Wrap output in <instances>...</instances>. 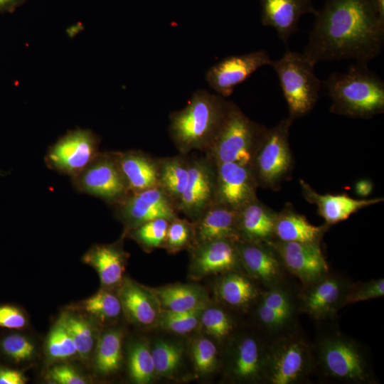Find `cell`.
I'll return each mask as SVG.
<instances>
[{
	"label": "cell",
	"mask_w": 384,
	"mask_h": 384,
	"mask_svg": "<svg viewBox=\"0 0 384 384\" xmlns=\"http://www.w3.org/2000/svg\"><path fill=\"white\" fill-rule=\"evenodd\" d=\"M304 54L314 64L354 60L368 63L384 45V13L374 0H326Z\"/></svg>",
	"instance_id": "obj_1"
},
{
	"label": "cell",
	"mask_w": 384,
	"mask_h": 384,
	"mask_svg": "<svg viewBox=\"0 0 384 384\" xmlns=\"http://www.w3.org/2000/svg\"><path fill=\"white\" fill-rule=\"evenodd\" d=\"M232 102L199 89L187 105L169 116V133L176 147L186 154L205 151L220 127Z\"/></svg>",
	"instance_id": "obj_2"
},
{
	"label": "cell",
	"mask_w": 384,
	"mask_h": 384,
	"mask_svg": "<svg viewBox=\"0 0 384 384\" xmlns=\"http://www.w3.org/2000/svg\"><path fill=\"white\" fill-rule=\"evenodd\" d=\"M324 84L332 112L368 118L383 112L384 82L366 63L356 62L346 73H334Z\"/></svg>",
	"instance_id": "obj_3"
},
{
	"label": "cell",
	"mask_w": 384,
	"mask_h": 384,
	"mask_svg": "<svg viewBox=\"0 0 384 384\" xmlns=\"http://www.w3.org/2000/svg\"><path fill=\"white\" fill-rule=\"evenodd\" d=\"M266 128L248 118L232 102L213 139L204 151L214 164L235 163L252 167Z\"/></svg>",
	"instance_id": "obj_4"
},
{
	"label": "cell",
	"mask_w": 384,
	"mask_h": 384,
	"mask_svg": "<svg viewBox=\"0 0 384 384\" xmlns=\"http://www.w3.org/2000/svg\"><path fill=\"white\" fill-rule=\"evenodd\" d=\"M315 353L317 366L329 379L346 383H375L364 352L346 336L335 333L322 336Z\"/></svg>",
	"instance_id": "obj_5"
},
{
	"label": "cell",
	"mask_w": 384,
	"mask_h": 384,
	"mask_svg": "<svg viewBox=\"0 0 384 384\" xmlns=\"http://www.w3.org/2000/svg\"><path fill=\"white\" fill-rule=\"evenodd\" d=\"M315 65L303 53L289 49L272 60L292 120L309 112L319 99L322 82L315 74Z\"/></svg>",
	"instance_id": "obj_6"
},
{
	"label": "cell",
	"mask_w": 384,
	"mask_h": 384,
	"mask_svg": "<svg viewBox=\"0 0 384 384\" xmlns=\"http://www.w3.org/2000/svg\"><path fill=\"white\" fill-rule=\"evenodd\" d=\"M313 367V351L297 336L274 341L266 349L264 379L272 384H295L302 381Z\"/></svg>",
	"instance_id": "obj_7"
},
{
	"label": "cell",
	"mask_w": 384,
	"mask_h": 384,
	"mask_svg": "<svg viewBox=\"0 0 384 384\" xmlns=\"http://www.w3.org/2000/svg\"><path fill=\"white\" fill-rule=\"evenodd\" d=\"M75 189L114 205L129 191L115 152H100L80 172L71 177Z\"/></svg>",
	"instance_id": "obj_8"
},
{
	"label": "cell",
	"mask_w": 384,
	"mask_h": 384,
	"mask_svg": "<svg viewBox=\"0 0 384 384\" xmlns=\"http://www.w3.org/2000/svg\"><path fill=\"white\" fill-rule=\"evenodd\" d=\"M292 122L289 117L266 129L252 164L257 183L274 187L289 171L292 155L288 135Z\"/></svg>",
	"instance_id": "obj_9"
},
{
	"label": "cell",
	"mask_w": 384,
	"mask_h": 384,
	"mask_svg": "<svg viewBox=\"0 0 384 384\" xmlns=\"http://www.w3.org/2000/svg\"><path fill=\"white\" fill-rule=\"evenodd\" d=\"M100 142L99 137L90 129L70 130L50 146L45 164L52 170L73 177L100 153Z\"/></svg>",
	"instance_id": "obj_10"
},
{
	"label": "cell",
	"mask_w": 384,
	"mask_h": 384,
	"mask_svg": "<svg viewBox=\"0 0 384 384\" xmlns=\"http://www.w3.org/2000/svg\"><path fill=\"white\" fill-rule=\"evenodd\" d=\"M114 206L125 233L154 219L171 220L178 217L175 204L159 187L129 193Z\"/></svg>",
	"instance_id": "obj_11"
},
{
	"label": "cell",
	"mask_w": 384,
	"mask_h": 384,
	"mask_svg": "<svg viewBox=\"0 0 384 384\" xmlns=\"http://www.w3.org/2000/svg\"><path fill=\"white\" fill-rule=\"evenodd\" d=\"M269 53L259 50L248 53L231 55L211 66L206 73V80L218 95L228 97L235 87L246 80L257 69L270 65Z\"/></svg>",
	"instance_id": "obj_12"
},
{
	"label": "cell",
	"mask_w": 384,
	"mask_h": 384,
	"mask_svg": "<svg viewBox=\"0 0 384 384\" xmlns=\"http://www.w3.org/2000/svg\"><path fill=\"white\" fill-rule=\"evenodd\" d=\"M215 165L213 203L238 210L255 200L257 182L252 167L235 163Z\"/></svg>",
	"instance_id": "obj_13"
},
{
	"label": "cell",
	"mask_w": 384,
	"mask_h": 384,
	"mask_svg": "<svg viewBox=\"0 0 384 384\" xmlns=\"http://www.w3.org/2000/svg\"><path fill=\"white\" fill-rule=\"evenodd\" d=\"M215 165L206 156L189 159L188 178L177 210L192 222L213 203Z\"/></svg>",
	"instance_id": "obj_14"
},
{
	"label": "cell",
	"mask_w": 384,
	"mask_h": 384,
	"mask_svg": "<svg viewBox=\"0 0 384 384\" xmlns=\"http://www.w3.org/2000/svg\"><path fill=\"white\" fill-rule=\"evenodd\" d=\"M278 255L284 267L305 284L314 282L327 274L329 267L319 242H266Z\"/></svg>",
	"instance_id": "obj_15"
},
{
	"label": "cell",
	"mask_w": 384,
	"mask_h": 384,
	"mask_svg": "<svg viewBox=\"0 0 384 384\" xmlns=\"http://www.w3.org/2000/svg\"><path fill=\"white\" fill-rule=\"evenodd\" d=\"M349 286L341 277L329 274L306 284L300 295L301 309L317 320L329 319L343 306Z\"/></svg>",
	"instance_id": "obj_16"
},
{
	"label": "cell",
	"mask_w": 384,
	"mask_h": 384,
	"mask_svg": "<svg viewBox=\"0 0 384 384\" xmlns=\"http://www.w3.org/2000/svg\"><path fill=\"white\" fill-rule=\"evenodd\" d=\"M236 242L220 239L193 246L191 260L193 274L204 277L234 271L240 265Z\"/></svg>",
	"instance_id": "obj_17"
},
{
	"label": "cell",
	"mask_w": 384,
	"mask_h": 384,
	"mask_svg": "<svg viewBox=\"0 0 384 384\" xmlns=\"http://www.w3.org/2000/svg\"><path fill=\"white\" fill-rule=\"evenodd\" d=\"M261 22L273 28L285 43L299 29L301 17L317 11L313 0H261Z\"/></svg>",
	"instance_id": "obj_18"
},
{
	"label": "cell",
	"mask_w": 384,
	"mask_h": 384,
	"mask_svg": "<svg viewBox=\"0 0 384 384\" xmlns=\"http://www.w3.org/2000/svg\"><path fill=\"white\" fill-rule=\"evenodd\" d=\"M262 243L237 241L240 264L251 277L268 287L277 286L282 279L284 266L271 246Z\"/></svg>",
	"instance_id": "obj_19"
},
{
	"label": "cell",
	"mask_w": 384,
	"mask_h": 384,
	"mask_svg": "<svg viewBox=\"0 0 384 384\" xmlns=\"http://www.w3.org/2000/svg\"><path fill=\"white\" fill-rule=\"evenodd\" d=\"M193 224L194 245L220 239L240 240L238 210L224 206L212 203Z\"/></svg>",
	"instance_id": "obj_20"
},
{
	"label": "cell",
	"mask_w": 384,
	"mask_h": 384,
	"mask_svg": "<svg viewBox=\"0 0 384 384\" xmlns=\"http://www.w3.org/2000/svg\"><path fill=\"white\" fill-rule=\"evenodd\" d=\"M127 253L118 242L93 245L82 256L83 263L97 272L101 284L110 288L121 284Z\"/></svg>",
	"instance_id": "obj_21"
},
{
	"label": "cell",
	"mask_w": 384,
	"mask_h": 384,
	"mask_svg": "<svg viewBox=\"0 0 384 384\" xmlns=\"http://www.w3.org/2000/svg\"><path fill=\"white\" fill-rule=\"evenodd\" d=\"M115 154L129 193L158 187L159 159L138 150Z\"/></svg>",
	"instance_id": "obj_22"
},
{
	"label": "cell",
	"mask_w": 384,
	"mask_h": 384,
	"mask_svg": "<svg viewBox=\"0 0 384 384\" xmlns=\"http://www.w3.org/2000/svg\"><path fill=\"white\" fill-rule=\"evenodd\" d=\"M118 297L122 310L133 322L150 326L158 321L161 309L148 289L124 279L120 284Z\"/></svg>",
	"instance_id": "obj_23"
},
{
	"label": "cell",
	"mask_w": 384,
	"mask_h": 384,
	"mask_svg": "<svg viewBox=\"0 0 384 384\" xmlns=\"http://www.w3.org/2000/svg\"><path fill=\"white\" fill-rule=\"evenodd\" d=\"M306 199L317 206L319 215L329 225L346 220L353 213L383 201L373 199H354L346 194H319L304 181H301Z\"/></svg>",
	"instance_id": "obj_24"
},
{
	"label": "cell",
	"mask_w": 384,
	"mask_h": 384,
	"mask_svg": "<svg viewBox=\"0 0 384 384\" xmlns=\"http://www.w3.org/2000/svg\"><path fill=\"white\" fill-rule=\"evenodd\" d=\"M277 214L256 198L238 210V229L241 240L267 242L274 236Z\"/></svg>",
	"instance_id": "obj_25"
},
{
	"label": "cell",
	"mask_w": 384,
	"mask_h": 384,
	"mask_svg": "<svg viewBox=\"0 0 384 384\" xmlns=\"http://www.w3.org/2000/svg\"><path fill=\"white\" fill-rule=\"evenodd\" d=\"M266 349L252 336L241 338L233 350L230 372L238 380L257 381L264 379Z\"/></svg>",
	"instance_id": "obj_26"
},
{
	"label": "cell",
	"mask_w": 384,
	"mask_h": 384,
	"mask_svg": "<svg viewBox=\"0 0 384 384\" xmlns=\"http://www.w3.org/2000/svg\"><path fill=\"white\" fill-rule=\"evenodd\" d=\"M161 309L183 312L207 305L203 289L192 284H174L148 289Z\"/></svg>",
	"instance_id": "obj_27"
},
{
	"label": "cell",
	"mask_w": 384,
	"mask_h": 384,
	"mask_svg": "<svg viewBox=\"0 0 384 384\" xmlns=\"http://www.w3.org/2000/svg\"><path fill=\"white\" fill-rule=\"evenodd\" d=\"M325 226L311 224L306 218L290 210L277 214L274 236L283 242H319Z\"/></svg>",
	"instance_id": "obj_28"
},
{
	"label": "cell",
	"mask_w": 384,
	"mask_h": 384,
	"mask_svg": "<svg viewBox=\"0 0 384 384\" xmlns=\"http://www.w3.org/2000/svg\"><path fill=\"white\" fill-rule=\"evenodd\" d=\"M184 155L181 154L159 159L158 187L173 201L176 207L188 178L189 159Z\"/></svg>",
	"instance_id": "obj_29"
},
{
	"label": "cell",
	"mask_w": 384,
	"mask_h": 384,
	"mask_svg": "<svg viewBox=\"0 0 384 384\" xmlns=\"http://www.w3.org/2000/svg\"><path fill=\"white\" fill-rule=\"evenodd\" d=\"M122 333L112 329L97 338L95 348L94 365L96 370L105 375L116 373L122 360Z\"/></svg>",
	"instance_id": "obj_30"
},
{
	"label": "cell",
	"mask_w": 384,
	"mask_h": 384,
	"mask_svg": "<svg viewBox=\"0 0 384 384\" xmlns=\"http://www.w3.org/2000/svg\"><path fill=\"white\" fill-rule=\"evenodd\" d=\"M216 292L223 303L236 308L247 306L257 296V289L252 281L234 271L227 274L219 281Z\"/></svg>",
	"instance_id": "obj_31"
},
{
	"label": "cell",
	"mask_w": 384,
	"mask_h": 384,
	"mask_svg": "<svg viewBox=\"0 0 384 384\" xmlns=\"http://www.w3.org/2000/svg\"><path fill=\"white\" fill-rule=\"evenodd\" d=\"M60 316L75 344L78 358L87 362L92 356L98 338L94 324L88 316L77 313L64 312Z\"/></svg>",
	"instance_id": "obj_32"
},
{
	"label": "cell",
	"mask_w": 384,
	"mask_h": 384,
	"mask_svg": "<svg viewBox=\"0 0 384 384\" xmlns=\"http://www.w3.org/2000/svg\"><path fill=\"white\" fill-rule=\"evenodd\" d=\"M45 351L48 361L54 363L78 358L75 344L60 316L48 334Z\"/></svg>",
	"instance_id": "obj_33"
},
{
	"label": "cell",
	"mask_w": 384,
	"mask_h": 384,
	"mask_svg": "<svg viewBox=\"0 0 384 384\" xmlns=\"http://www.w3.org/2000/svg\"><path fill=\"white\" fill-rule=\"evenodd\" d=\"M80 308L87 316L100 321L117 318L122 310L119 297L107 290V288L100 289L82 301Z\"/></svg>",
	"instance_id": "obj_34"
},
{
	"label": "cell",
	"mask_w": 384,
	"mask_h": 384,
	"mask_svg": "<svg viewBox=\"0 0 384 384\" xmlns=\"http://www.w3.org/2000/svg\"><path fill=\"white\" fill-rule=\"evenodd\" d=\"M129 373L132 380L138 384H146L153 379L155 373L151 351L144 342L133 344L128 356Z\"/></svg>",
	"instance_id": "obj_35"
},
{
	"label": "cell",
	"mask_w": 384,
	"mask_h": 384,
	"mask_svg": "<svg viewBox=\"0 0 384 384\" xmlns=\"http://www.w3.org/2000/svg\"><path fill=\"white\" fill-rule=\"evenodd\" d=\"M36 353L34 343L24 334L11 332L0 337V354L13 363L29 362Z\"/></svg>",
	"instance_id": "obj_36"
},
{
	"label": "cell",
	"mask_w": 384,
	"mask_h": 384,
	"mask_svg": "<svg viewBox=\"0 0 384 384\" xmlns=\"http://www.w3.org/2000/svg\"><path fill=\"white\" fill-rule=\"evenodd\" d=\"M170 221L164 218L154 219L127 233L146 250L157 248L164 245Z\"/></svg>",
	"instance_id": "obj_37"
},
{
	"label": "cell",
	"mask_w": 384,
	"mask_h": 384,
	"mask_svg": "<svg viewBox=\"0 0 384 384\" xmlns=\"http://www.w3.org/2000/svg\"><path fill=\"white\" fill-rule=\"evenodd\" d=\"M206 306L207 305L183 312L161 309L158 323L169 331L178 334H188L193 331L200 324L201 314Z\"/></svg>",
	"instance_id": "obj_38"
},
{
	"label": "cell",
	"mask_w": 384,
	"mask_h": 384,
	"mask_svg": "<svg viewBox=\"0 0 384 384\" xmlns=\"http://www.w3.org/2000/svg\"><path fill=\"white\" fill-rule=\"evenodd\" d=\"M195 243L194 224L178 217L169 222L163 247L169 252L175 253Z\"/></svg>",
	"instance_id": "obj_39"
},
{
	"label": "cell",
	"mask_w": 384,
	"mask_h": 384,
	"mask_svg": "<svg viewBox=\"0 0 384 384\" xmlns=\"http://www.w3.org/2000/svg\"><path fill=\"white\" fill-rule=\"evenodd\" d=\"M151 351L156 374L171 375L180 365L183 351L176 344L159 341L155 343Z\"/></svg>",
	"instance_id": "obj_40"
},
{
	"label": "cell",
	"mask_w": 384,
	"mask_h": 384,
	"mask_svg": "<svg viewBox=\"0 0 384 384\" xmlns=\"http://www.w3.org/2000/svg\"><path fill=\"white\" fill-rule=\"evenodd\" d=\"M200 323L206 331L218 339L228 336L233 330V324L230 316L221 309L207 308L203 310Z\"/></svg>",
	"instance_id": "obj_41"
},
{
	"label": "cell",
	"mask_w": 384,
	"mask_h": 384,
	"mask_svg": "<svg viewBox=\"0 0 384 384\" xmlns=\"http://www.w3.org/2000/svg\"><path fill=\"white\" fill-rule=\"evenodd\" d=\"M215 345L206 338L196 339L191 346L192 359L196 369L201 373L212 371L217 363Z\"/></svg>",
	"instance_id": "obj_42"
},
{
	"label": "cell",
	"mask_w": 384,
	"mask_h": 384,
	"mask_svg": "<svg viewBox=\"0 0 384 384\" xmlns=\"http://www.w3.org/2000/svg\"><path fill=\"white\" fill-rule=\"evenodd\" d=\"M383 295V278L374 279L354 285L350 284L344 298L343 306L382 297Z\"/></svg>",
	"instance_id": "obj_43"
},
{
	"label": "cell",
	"mask_w": 384,
	"mask_h": 384,
	"mask_svg": "<svg viewBox=\"0 0 384 384\" xmlns=\"http://www.w3.org/2000/svg\"><path fill=\"white\" fill-rule=\"evenodd\" d=\"M260 302L272 308L289 322L292 319L294 306L289 294L279 285L269 287L262 295Z\"/></svg>",
	"instance_id": "obj_44"
},
{
	"label": "cell",
	"mask_w": 384,
	"mask_h": 384,
	"mask_svg": "<svg viewBox=\"0 0 384 384\" xmlns=\"http://www.w3.org/2000/svg\"><path fill=\"white\" fill-rule=\"evenodd\" d=\"M48 380L57 384H85L87 379L75 368L66 363L53 366L46 375Z\"/></svg>",
	"instance_id": "obj_45"
},
{
	"label": "cell",
	"mask_w": 384,
	"mask_h": 384,
	"mask_svg": "<svg viewBox=\"0 0 384 384\" xmlns=\"http://www.w3.org/2000/svg\"><path fill=\"white\" fill-rule=\"evenodd\" d=\"M28 318L19 307L9 304L0 305V327L21 330L28 326Z\"/></svg>",
	"instance_id": "obj_46"
},
{
	"label": "cell",
	"mask_w": 384,
	"mask_h": 384,
	"mask_svg": "<svg viewBox=\"0 0 384 384\" xmlns=\"http://www.w3.org/2000/svg\"><path fill=\"white\" fill-rule=\"evenodd\" d=\"M257 316L260 322L272 331H278L289 324V321L277 311L262 302L257 306Z\"/></svg>",
	"instance_id": "obj_47"
},
{
	"label": "cell",
	"mask_w": 384,
	"mask_h": 384,
	"mask_svg": "<svg viewBox=\"0 0 384 384\" xmlns=\"http://www.w3.org/2000/svg\"><path fill=\"white\" fill-rule=\"evenodd\" d=\"M27 380L22 371L0 365V384H25Z\"/></svg>",
	"instance_id": "obj_48"
},
{
	"label": "cell",
	"mask_w": 384,
	"mask_h": 384,
	"mask_svg": "<svg viewBox=\"0 0 384 384\" xmlns=\"http://www.w3.org/2000/svg\"><path fill=\"white\" fill-rule=\"evenodd\" d=\"M373 183L370 180L361 179L355 184V192L361 197L368 196L372 191Z\"/></svg>",
	"instance_id": "obj_49"
},
{
	"label": "cell",
	"mask_w": 384,
	"mask_h": 384,
	"mask_svg": "<svg viewBox=\"0 0 384 384\" xmlns=\"http://www.w3.org/2000/svg\"><path fill=\"white\" fill-rule=\"evenodd\" d=\"M27 0H0V14L11 13Z\"/></svg>",
	"instance_id": "obj_50"
}]
</instances>
